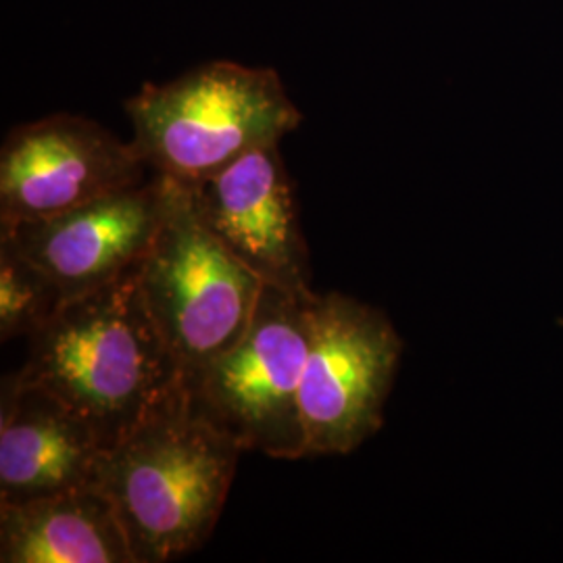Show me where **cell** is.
<instances>
[{
  "label": "cell",
  "mask_w": 563,
  "mask_h": 563,
  "mask_svg": "<svg viewBox=\"0 0 563 563\" xmlns=\"http://www.w3.org/2000/svg\"><path fill=\"white\" fill-rule=\"evenodd\" d=\"M27 342L18 378L71 407L104 451L181 384L142 297L139 269L69 299Z\"/></svg>",
  "instance_id": "6da1fadb"
},
{
  "label": "cell",
  "mask_w": 563,
  "mask_h": 563,
  "mask_svg": "<svg viewBox=\"0 0 563 563\" xmlns=\"http://www.w3.org/2000/svg\"><path fill=\"white\" fill-rule=\"evenodd\" d=\"M242 451L195 411L181 384L102 451L97 486L120 514L134 562H172L207 543Z\"/></svg>",
  "instance_id": "7a4b0ae2"
},
{
  "label": "cell",
  "mask_w": 563,
  "mask_h": 563,
  "mask_svg": "<svg viewBox=\"0 0 563 563\" xmlns=\"http://www.w3.org/2000/svg\"><path fill=\"white\" fill-rule=\"evenodd\" d=\"M123 109L142 162L180 181L205 180L255 148L280 144L302 121L276 69L225 59L167 84L146 81Z\"/></svg>",
  "instance_id": "3957f363"
},
{
  "label": "cell",
  "mask_w": 563,
  "mask_h": 563,
  "mask_svg": "<svg viewBox=\"0 0 563 563\" xmlns=\"http://www.w3.org/2000/svg\"><path fill=\"white\" fill-rule=\"evenodd\" d=\"M162 178L163 222L139 267V282L186 384L241 341L263 282L205 228L186 184Z\"/></svg>",
  "instance_id": "277c9868"
},
{
  "label": "cell",
  "mask_w": 563,
  "mask_h": 563,
  "mask_svg": "<svg viewBox=\"0 0 563 563\" xmlns=\"http://www.w3.org/2000/svg\"><path fill=\"white\" fill-rule=\"evenodd\" d=\"M313 297L263 284L241 341L181 384L195 411L244 451L276 460L309 455L301 384L311 349Z\"/></svg>",
  "instance_id": "5b68a950"
},
{
  "label": "cell",
  "mask_w": 563,
  "mask_h": 563,
  "mask_svg": "<svg viewBox=\"0 0 563 563\" xmlns=\"http://www.w3.org/2000/svg\"><path fill=\"white\" fill-rule=\"evenodd\" d=\"M401 353L380 309L339 292L313 297L301 384L309 455H346L383 428Z\"/></svg>",
  "instance_id": "8992f818"
},
{
  "label": "cell",
  "mask_w": 563,
  "mask_h": 563,
  "mask_svg": "<svg viewBox=\"0 0 563 563\" xmlns=\"http://www.w3.org/2000/svg\"><path fill=\"white\" fill-rule=\"evenodd\" d=\"M132 142L57 113L15 125L0 148V225L51 218L144 181Z\"/></svg>",
  "instance_id": "52a82bcc"
},
{
  "label": "cell",
  "mask_w": 563,
  "mask_h": 563,
  "mask_svg": "<svg viewBox=\"0 0 563 563\" xmlns=\"http://www.w3.org/2000/svg\"><path fill=\"white\" fill-rule=\"evenodd\" d=\"M184 184L205 228L263 284L299 297L316 295L295 186L278 144L255 148L205 180Z\"/></svg>",
  "instance_id": "ba28073f"
},
{
  "label": "cell",
  "mask_w": 563,
  "mask_h": 563,
  "mask_svg": "<svg viewBox=\"0 0 563 563\" xmlns=\"http://www.w3.org/2000/svg\"><path fill=\"white\" fill-rule=\"evenodd\" d=\"M165 211L159 174L69 211L0 225L21 251L48 272L67 299L92 292L141 267Z\"/></svg>",
  "instance_id": "9c48e42d"
},
{
  "label": "cell",
  "mask_w": 563,
  "mask_h": 563,
  "mask_svg": "<svg viewBox=\"0 0 563 563\" xmlns=\"http://www.w3.org/2000/svg\"><path fill=\"white\" fill-rule=\"evenodd\" d=\"M92 426L38 386L7 376L0 390V505L25 504L99 484Z\"/></svg>",
  "instance_id": "30bf717a"
},
{
  "label": "cell",
  "mask_w": 563,
  "mask_h": 563,
  "mask_svg": "<svg viewBox=\"0 0 563 563\" xmlns=\"http://www.w3.org/2000/svg\"><path fill=\"white\" fill-rule=\"evenodd\" d=\"M2 563H136L113 501L99 486L0 505Z\"/></svg>",
  "instance_id": "8fae6325"
},
{
  "label": "cell",
  "mask_w": 563,
  "mask_h": 563,
  "mask_svg": "<svg viewBox=\"0 0 563 563\" xmlns=\"http://www.w3.org/2000/svg\"><path fill=\"white\" fill-rule=\"evenodd\" d=\"M67 301L57 280L0 232V341H30Z\"/></svg>",
  "instance_id": "7c38bea8"
}]
</instances>
